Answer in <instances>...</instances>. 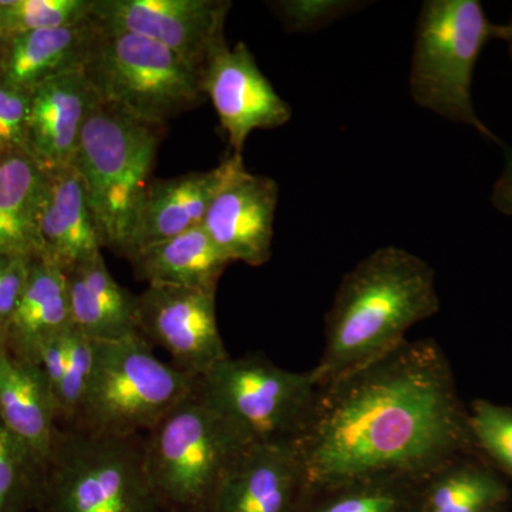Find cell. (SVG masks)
<instances>
[{
    "instance_id": "16",
    "label": "cell",
    "mask_w": 512,
    "mask_h": 512,
    "mask_svg": "<svg viewBox=\"0 0 512 512\" xmlns=\"http://www.w3.org/2000/svg\"><path fill=\"white\" fill-rule=\"evenodd\" d=\"M242 161V156L231 154L210 171L151 181L124 256L130 259L143 249L201 227L215 195Z\"/></svg>"
},
{
    "instance_id": "6",
    "label": "cell",
    "mask_w": 512,
    "mask_h": 512,
    "mask_svg": "<svg viewBox=\"0 0 512 512\" xmlns=\"http://www.w3.org/2000/svg\"><path fill=\"white\" fill-rule=\"evenodd\" d=\"M160 128L100 101L80 136L74 165L86 185L104 248L121 255L151 184Z\"/></svg>"
},
{
    "instance_id": "12",
    "label": "cell",
    "mask_w": 512,
    "mask_h": 512,
    "mask_svg": "<svg viewBox=\"0 0 512 512\" xmlns=\"http://www.w3.org/2000/svg\"><path fill=\"white\" fill-rule=\"evenodd\" d=\"M202 90L210 97L232 154L242 156L249 134L282 127L292 107L274 89L244 42L225 45L205 67Z\"/></svg>"
},
{
    "instance_id": "2",
    "label": "cell",
    "mask_w": 512,
    "mask_h": 512,
    "mask_svg": "<svg viewBox=\"0 0 512 512\" xmlns=\"http://www.w3.org/2000/svg\"><path fill=\"white\" fill-rule=\"evenodd\" d=\"M440 311L436 272L407 249L383 247L343 276L326 315L325 348L312 372L319 386L362 369Z\"/></svg>"
},
{
    "instance_id": "15",
    "label": "cell",
    "mask_w": 512,
    "mask_h": 512,
    "mask_svg": "<svg viewBox=\"0 0 512 512\" xmlns=\"http://www.w3.org/2000/svg\"><path fill=\"white\" fill-rule=\"evenodd\" d=\"M303 493L305 471L295 444H252L207 512H296Z\"/></svg>"
},
{
    "instance_id": "21",
    "label": "cell",
    "mask_w": 512,
    "mask_h": 512,
    "mask_svg": "<svg viewBox=\"0 0 512 512\" xmlns=\"http://www.w3.org/2000/svg\"><path fill=\"white\" fill-rule=\"evenodd\" d=\"M64 274L74 329L96 342L137 333V296L113 278L103 254Z\"/></svg>"
},
{
    "instance_id": "17",
    "label": "cell",
    "mask_w": 512,
    "mask_h": 512,
    "mask_svg": "<svg viewBox=\"0 0 512 512\" xmlns=\"http://www.w3.org/2000/svg\"><path fill=\"white\" fill-rule=\"evenodd\" d=\"M39 239L40 258L59 266L63 272L90 261L104 248L86 185L74 164L47 174Z\"/></svg>"
},
{
    "instance_id": "10",
    "label": "cell",
    "mask_w": 512,
    "mask_h": 512,
    "mask_svg": "<svg viewBox=\"0 0 512 512\" xmlns=\"http://www.w3.org/2000/svg\"><path fill=\"white\" fill-rule=\"evenodd\" d=\"M137 332L200 379L229 356L217 318V291L148 285L137 296Z\"/></svg>"
},
{
    "instance_id": "37",
    "label": "cell",
    "mask_w": 512,
    "mask_h": 512,
    "mask_svg": "<svg viewBox=\"0 0 512 512\" xmlns=\"http://www.w3.org/2000/svg\"><path fill=\"white\" fill-rule=\"evenodd\" d=\"M6 346H5V339H3L2 332H0V353L5 352Z\"/></svg>"
},
{
    "instance_id": "23",
    "label": "cell",
    "mask_w": 512,
    "mask_h": 512,
    "mask_svg": "<svg viewBox=\"0 0 512 512\" xmlns=\"http://www.w3.org/2000/svg\"><path fill=\"white\" fill-rule=\"evenodd\" d=\"M47 174L25 153L0 157V256L40 258Z\"/></svg>"
},
{
    "instance_id": "4",
    "label": "cell",
    "mask_w": 512,
    "mask_h": 512,
    "mask_svg": "<svg viewBox=\"0 0 512 512\" xmlns=\"http://www.w3.org/2000/svg\"><path fill=\"white\" fill-rule=\"evenodd\" d=\"M143 440L63 427L36 511L167 512L148 477Z\"/></svg>"
},
{
    "instance_id": "38",
    "label": "cell",
    "mask_w": 512,
    "mask_h": 512,
    "mask_svg": "<svg viewBox=\"0 0 512 512\" xmlns=\"http://www.w3.org/2000/svg\"><path fill=\"white\" fill-rule=\"evenodd\" d=\"M498 510L488 511V512H497Z\"/></svg>"
},
{
    "instance_id": "7",
    "label": "cell",
    "mask_w": 512,
    "mask_h": 512,
    "mask_svg": "<svg viewBox=\"0 0 512 512\" xmlns=\"http://www.w3.org/2000/svg\"><path fill=\"white\" fill-rule=\"evenodd\" d=\"M197 382V377L158 359L138 332L94 340L92 382L73 429L103 436H144Z\"/></svg>"
},
{
    "instance_id": "14",
    "label": "cell",
    "mask_w": 512,
    "mask_h": 512,
    "mask_svg": "<svg viewBox=\"0 0 512 512\" xmlns=\"http://www.w3.org/2000/svg\"><path fill=\"white\" fill-rule=\"evenodd\" d=\"M99 103L84 70L40 84L30 93L28 156L46 174L73 165L84 123Z\"/></svg>"
},
{
    "instance_id": "28",
    "label": "cell",
    "mask_w": 512,
    "mask_h": 512,
    "mask_svg": "<svg viewBox=\"0 0 512 512\" xmlns=\"http://www.w3.org/2000/svg\"><path fill=\"white\" fill-rule=\"evenodd\" d=\"M94 367V340L72 328L66 333V365L55 394L59 423L73 427L82 413Z\"/></svg>"
},
{
    "instance_id": "1",
    "label": "cell",
    "mask_w": 512,
    "mask_h": 512,
    "mask_svg": "<svg viewBox=\"0 0 512 512\" xmlns=\"http://www.w3.org/2000/svg\"><path fill=\"white\" fill-rule=\"evenodd\" d=\"M295 447L305 493L372 478L424 483L478 453L453 369L434 339L404 340L370 365L319 386Z\"/></svg>"
},
{
    "instance_id": "5",
    "label": "cell",
    "mask_w": 512,
    "mask_h": 512,
    "mask_svg": "<svg viewBox=\"0 0 512 512\" xmlns=\"http://www.w3.org/2000/svg\"><path fill=\"white\" fill-rule=\"evenodd\" d=\"M507 35V25L490 22L478 0H426L410 64V94L417 106L501 144L477 116L471 84L484 46Z\"/></svg>"
},
{
    "instance_id": "3",
    "label": "cell",
    "mask_w": 512,
    "mask_h": 512,
    "mask_svg": "<svg viewBox=\"0 0 512 512\" xmlns=\"http://www.w3.org/2000/svg\"><path fill=\"white\" fill-rule=\"evenodd\" d=\"M252 446L198 389L144 434V463L167 512H207L224 478Z\"/></svg>"
},
{
    "instance_id": "33",
    "label": "cell",
    "mask_w": 512,
    "mask_h": 512,
    "mask_svg": "<svg viewBox=\"0 0 512 512\" xmlns=\"http://www.w3.org/2000/svg\"><path fill=\"white\" fill-rule=\"evenodd\" d=\"M491 204L501 214L512 215V148L505 151L504 170L494 184Z\"/></svg>"
},
{
    "instance_id": "34",
    "label": "cell",
    "mask_w": 512,
    "mask_h": 512,
    "mask_svg": "<svg viewBox=\"0 0 512 512\" xmlns=\"http://www.w3.org/2000/svg\"><path fill=\"white\" fill-rule=\"evenodd\" d=\"M0 37L6 39L5 6H3L2 0H0Z\"/></svg>"
},
{
    "instance_id": "26",
    "label": "cell",
    "mask_w": 512,
    "mask_h": 512,
    "mask_svg": "<svg viewBox=\"0 0 512 512\" xmlns=\"http://www.w3.org/2000/svg\"><path fill=\"white\" fill-rule=\"evenodd\" d=\"M43 470L29 448L0 421V512L36 510Z\"/></svg>"
},
{
    "instance_id": "9",
    "label": "cell",
    "mask_w": 512,
    "mask_h": 512,
    "mask_svg": "<svg viewBox=\"0 0 512 512\" xmlns=\"http://www.w3.org/2000/svg\"><path fill=\"white\" fill-rule=\"evenodd\" d=\"M198 389L252 444H295L311 420L319 384L308 372L282 369L261 355L225 357Z\"/></svg>"
},
{
    "instance_id": "22",
    "label": "cell",
    "mask_w": 512,
    "mask_h": 512,
    "mask_svg": "<svg viewBox=\"0 0 512 512\" xmlns=\"http://www.w3.org/2000/svg\"><path fill=\"white\" fill-rule=\"evenodd\" d=\"M134 275L148 285L217 291L218 281L232 264L208 237L205 229L192 228L131 256Z\"/></svg>"
},
{
    "instance_id": "29",
    "label": "cell",
    "mask_w": 512,
    "mask_h": 512,
    "mask_svg": "<svg viewBox=\"0 0 512 512\" xmlns=\"http://www.w3.org/2000/svg\"><path fill=\"white\" fill-rule=\"evenodd\" d=\"M474 444L512 481V407L474 400L468 410Z\"/></svg>"
},
{
    "instance_id": "8",
    "label": "cell",
    "mask_w": 512,
    "mask_h": 512,
    "mask_svg": "<svg viewBox=\"0 0 512 512\" xmlns=\"http://www.w3.org/2000/svg\"><path fill=\"white\" fill-rule=\"evenodd\" d=\"M101 103L153 126L197 106L204 73L147 37L99 25L84 66Z\"/></svg>"
},
{
    "instance_id": "13",
    "label": "cell",
    "mask_w": 512,
    "mask_h": 512,
    "mask_svg": "<svg viewBox=\"0 0 512 512\" xmlns=\"http://www.w3.org/2000/svg\"><path fill=\"white\" fill-rule=\"evenodd\" d=\"M279 185L248 173L244 161L215 195L202 228L234 262L262 266L271 259Z\"/></svg>"
},
{
    "instance_id": "19",
    "label": "cell",
    "mask_w": 512,
    "mask_h": 512,
    "mask_svg": "<svg viewBox=\"0 0 512 512\" xmlns=\"http://www.w3.org/2000/svg\"><path fill=\"white\" fill-rule=\"evenodd\" d=\"M0 421L45 468L59 434L55 397L36 363L0 353Z\"/></svg>"
},
{
    "instance_id": "31",
    "label": "cell",
    "mask_w": 512,
    "mask_h": 512,
    "mask_svg": "<svg viewBox=\"0 0 512 512\" xmlns=\"http://www.w3.org/2000/svg\"><path fill=\"white\" fill-rule=\"evenodd\" d=\"M30 93L0 82V157L28 154Z\"/></svg>"
},
{
    "instance_id": "18",
    "label": "cell",
    "mask_w": 512,
    "mask_h": 512,
    "mask_svg": "<svg viewBox=\"0 0 512 512\" xmlns=\"http://www.w3.org/2000/svg\"><path fill=\"white\" fill-rule=\"evenodd\" d=\"M70 328L72 313L66 274L46 259H33L25 291L2 330L6 350L37 365L47 343Z\"/></svg>"
},
{
    "instance_id": "24",
    "label": "cell",
    "mask_w": 512,
    "mask_h": 512,
    "mask_svg": "<svg viewBox=\"0 0 512 512\" xmlns=\"http://www.w3.org/2000/svg\"><path fill=\"white\" fill-rule=\"evenodd\" d=\"M507 498L503 480L477 454H471L424 481L419 512H488L498 510Z\"/></svg>"
},
{
    "instance_id": "20",
    "label": "cell",
    "mask_w": 512,
    "mask_h": 512,
    "mask_svg": "<svg viewBox=\"0 0 512 512\" xmlns=\"http://www.w3.org/2000/svg\"><path fill=\"white\" fill-rule=\"evenodd\" d=\"M99 25L93 18L70 28L37 30L8 39L0 82L32 93L62 74L84 70Z\"/></svg>"
},
{
    "instance_id": "30",
    "label": "cell",
    "mask_w": 512,
    "mask_h": 512,
    "mask_svg": "<svg viewBox=\"0 0 512 512\" xmlns=\"http://www.w3.org/2000/svg\"><path fill=\"white\" fill-rule=\"evenodd\" d=\"M269 5L285 30L311 33L365 9L369 3L355 0H281Z\"/></svg>"
},
{
    "instance_id": "27",
    "label": "cell",
    "mask_w": 512,
    "mask_h": 512,
    "mask_svg": "<svg viewBox=\"0 0 512 512\" xmlns=\"http://www.w3.org/2000/svg\"><path fill=\"white\" fill-rule=\"evenodd\" d=\"M3 6L6 39H10L37 30L80 25L92 18L94 0H9Z\"/></svg>"
},
{
    "instance_id": "32",
    "label": "cell",
    "mask_w": 512,
    "mask_h": 512,
    "mask_svg": "<svg viewBox=\"0 0 512 512\" xmlns=\"http://www.w3.org/2000/svg\"><path fill=\"white\" fill-rule=\"evenodd\" d=\"M33 259L0 256V332L5 328L6 322L18 305L20 296L25 291Z\"/></svg>"
},
{
    "instance_id": "11",
    "label": "cell",
    "mask_w": 512,
    "mask_h": 512,
    "mask_svg": "<svg viewBox=\"0 0 512 512\" xmlns=\"http://www.w3.org/2000/svg\"><path fill=\"white\" fill-rule=\"evenodd\" d=\"M227 0H94L92 18L103 28L147 37L205 72L227 45Z\"/></svg>"
},
{
    "instance_id": "36",
    "label": "cell",
    "mask_w": 512,
    "mask_h": 512,
    "mask_svg": "<svg viewBox=\"0 0 512 512\" xmlns=\"http://www.w3.org/2000/svg\"><path fill=\"white\" fill-rule=\"evenodd\" d=\"M507 29H508V35L507 39H505V42L508 43V49H510V55L512 59V18L510 22L507 23Z\"/></svg>"
},
{
    "instance_id": "35",
    "label": "cell",
    "mask_w": 512,
    "mask_h": 512,
    "mask_svg": "<svg viewBox=\"0 0 512 512\" xmlns=\"http://www.w3.org/2000/svg\"><path fill=\"white\" fill-rule=\"evenodd\" d=\"M6 46H8V40L0 37V69H2L3 59H5Z\"/></svg>"
},
{
    "instance_id": "25",
    "label": "cell",
    "mask_w": 512,
    "mask_h": 512,
    "mask_svg": "<svg viewBox=\"0 0 512 512\" xmlns=\"http://www.w3.org/2000/svg\"><path fill=\"white\" fill-rule=\"evenodd\" d=\"M423 484L400 478L349 481L308 491L296 512H419Z\"/></svg>"
}]
</instances>
